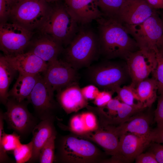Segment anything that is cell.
Here are the masks:
<instances>
[{
  "mask_svg": "<svg viewBox=\"0 0 163 163\" xmlns=\"http://www.w3.org/2000/svg\"><path fill=\"white\" fill-rule=\"evenodd\" d=\"M18 72L7 61L4 56L0 57V100L5 105L9 97L8 89Z\"/></svg>",
  "mask_w": 163,
  "mask_h": 163,
  "instance_id": "d4e9b609",
  "label": "cell"
},
{
  "mask_svg": "<svg viewBox=\"0 0 163 163\" xmlns=\"http://www.w3.org/2000/svg\"><path fill=\"white\" fill-rule=\"evenodd\" d=\"M100 54L98 36L80 28L65 51V61L75 69L89 66Z\"/></svg>",
  "mask_w": 163,
  "mask_h": 163,
  "instance_id": "7a4b0ae2",
  "label": "cell"
},
{
  "mask_svg": "<svg viewBox=\"0 0 163 163\" xmlns=\"http://www.w3.org/2000/svg\"><path fill=\"white\" fill-rule=\"evenodd\" d=\"M31 41L28 52H31L48 62L58 59L63 50L62 45L51 37L42 35Z\"/></svg>",
  "mask_w": 163,
  "mask_h": 163,
  "instance_id": "d6986e66",
  "label": "cell"
},
{
  "mask_svg": "<svg viewBox=\"0 0 163 163\" xmlns=\"http://www.w3.org/2000/svg\"><path fill=\"white\" fill-rule=\"evenodd\" d=\"M71 130L79 135L87 133L84 122L81 114L75 115L71 118L69 123Z\"/></svg>",
  "mask_w": 163,
  "mask_h": 163,
  "instance_id": "4dcf8cb0",
  "label": "cell"
},
{
  "mask_svg": "<svg viewBox=\"0 0 163 163\" xmlns=\"http://www.w3.org/2000/svg\"><path fill=\"white\" fill-rule=\"evenodd\" d=\"M88 74L93 84L104 90L113 91L130 77L126 62L109 60L91 67Z\"/></svg>",
  "mask_w": 163,
  "mask_h": 163,
  "instance_id": "277c9868",
  "label": "cell"
},
{
  "mask_svg": "<svg viewBox=\"0 0 163 163\" xmlns=\"http://www.w3.org/2000/svg\"><path fill=\"white\" fill-rule=\"evenodd\" d=\"M158 103L154 111V120L157 125L163 124V94L158 97Z\"/></svg>",
  "mask_w": 163,
  "mask_h": 163,
  "instance_id": "d590c367",
  "label": "cell"
},
{
  "mask_svg": "<svg viewBox=\"0 0 163 163\" xmlns=\"http://www.w3.org/2000/svg\"><path fill=\"white\" fill-rule=\"evenodd\" d=\"M150 145V150L154 154L158 163H163V145L152 142Z\"/></svg>",
  "mask_w": 163,
  "mask_h": 163,
  "instance_id": "f35d334b",
  "label": "cell"
},
{
  "mask_svg": "<svg viewBox=\"0 0 163 163\" xmlns=\"http://www.w3.org/2000/svg\"><path fill=\"white\" fill-rule=\"evenodd\" d=\"M82 135L92 140L102 147L108 154L116 155L118 151L119 137L111 126L103 125L96 130Z\"/></svg>",
  "mask_w": 163,
  "mask_h": 163,
  "instance_id": "ffe728a7",
  "label": "cell"
},
{
  "mask_svg": "<svg viewBox=\"0 0 163 163\" xmlns=\"http://www.w3.org/2000/svg\"><path fill=\"white\" fill-rule=\"evenodd\" d=\"M82 93L88 101L94 100L100 92L98 87L93 84L86 86L81 88Z\"/></svg>",
  "mask_w": 163,
  "mask_h": 163,
  "instance_id": "e575fe53",
  "label": "cell"
},
{
  "mask_svg": "<svg viewBox=\"0 0 163 163\" xmlns=\"http://www.w3.org/2000/svg\"><path fill=\"white\" fill-rule=\"evenodd\" d=\"M56 135L51 137L42 148L38 161L40 163H52L55 159Z\"/></svg>",
  "mask_w": 163,
  "mask_h": 163,
  "instance_id": "83f0119b",
  "label": "cell"
},
{
  "mask_svg": "<svg viewBox=\"0 0 163 163\" xmlns=\"http://www.w3.org/2000/svg\"><path fill=\"white\" fill-rule=\"evenodd\" d=\"M5 56L10 65L19 73L39 74L44 72L47 66V62L29 52L14 56Z\"/></svg>",
  "mask_w": 163,
  "mask_h": 163,
  "instance_id": "2e32d148",
  "label": "cell"
},
{
  "mask_svg": "<svg viewBox=\"0 0 163 163\" xmlns=\"http://www.w3.org/2000/svg\"><path fill=\"white\" fill-rule=\"evenodd\" d=\"M33 34L15 23L6 22L0 24V49L7 56H14L24 53Z\"/></svg>",
  "mask_w": 163,
  "mask_h": 163,
  "instance_id": "9c48e42d",
  "label": "cell"
},
{
  "mask_svg": "<svg viewBox=\"0 0 163 163\" xmlns=\"http://www.w3.org/2000/svg\"><path fill=\"white\" fill-rule=\"evenodd\" d=\"M11 0V2L13 5H14V4L18 2L21 1V0Z\"/></svg>",
  "mask_w": 163,
  "mask_h": 163,
  "instance_id": "b9f144b4",
  "label": "cell"
},
{
  "mask_svg": "<svg viewBox=\"0 0 163 163\" xmlns=\"http://www.w3.org/2000/svg\"><path fill=\"white\" fill-rule=\"evenodd\" d=\"M47 2H54L56 1H58L60 0H44Z\"/></svg>",
  "mask_w": 163,
  "mask_h": 163,
  "instance_id": "7bdbcfd3",
  "label": "cell"
},
{
  "mask_svg": "<svg viewBox=\"0 0 163 163\" xmlns=\"http://www.w3.org/2000/svg\"><path fill=\"white\" fill-rule=\"evenodd\" d=\"M123 24L139 49L157 50L158 42L163 34V25L158 12L140 23Z\"/></svg>",
  "mask_w": 163,
  "mask_h": 163,
  "instance_id": "52a82bcc",
  "label": "cell"
},
{
  "mask_svg": "<svg viewBox=\"0 0 163 163\" xmlns=\"http://www.w3.org/2000/svg\"><path fill=\"white\" fill-rule=\"evenodd\" d=\"M160 17L161 19V20L162 23L163 25V11L161 13V15Z\"/></svg>",
  "mask_w": 163,
  "mask_h": 163,
  "instance_id": "ee69618b",
  "label": "cell"
},
{
  "mask_svg": "<svg viewBox=\"0 0 163 163\" xmlns=\"http://www.w3.org/2000/svg\"><path fill=\"white\" fill-rule=\"evenodd\" d=\"M13 5L11 0H0V20L1 23L6 22L9 18Z\"/></svg>",
  "mask_w": 163,
  "mask_h": 163,
  "instance_id": "836d02e7",
  "label": "cell"
},
{
  "mask_svg": "<svg viewBox=\"0 0 163 163\" xmlns=\"http://www.w3.org/2000/svg\"><path fill=\"white\" fill-rule=\"evenodd\" d=\"M96 21L100 54L106 59L120 58L126 60L132 53L139 50L124 25L116 18L103 14Z\"/></svg>",
  "mask_w": 163,
  "mask_h": 163,
  "instance_id": "6da1fadb",
  "label": "cell"
},
{
  "mask_svg": "<svg viewBox=\"0 0 163 163\" xmlns=\"http://www.w3.org/2000/svg\"><path fill=\"white\" fill-rule=\"evenodd\" d=\"M157 48V50L163 52V34L158 42Z\"/></svg>",
  "mask_w": 163,
  "mask_h": 163,
  "instance_id": "60d3db41",
  "label": "cell"
},
{
  "mask_svg": "<svg viewBox=\"0 0 163 163\" xmlns=\"http://www.w3.org/2000/svg\"><path fill=\"white\" fill-rule=\"evenodd\" d=\"M44 0H21L12 7L9 18L12 23L30 31L38 29L51 9Z\"/></svg>",
  "mask_w": 163,
  "mask_h": 163,
  "instance_id": "5b68a950",
  "label": "cell"
},
{
  "mask_svg": "<svg viewBox=\"0 0 163 163\" xmlns=\"http://www.w3.org/2000/svg\"><path fill=\"white\" fill-rule=\"evenodd\" d=\"M81 115L84 122L86 133L94 131L97 129L98 126L97 120L93 113L87 112L82 113Z\"/></svg>",
  "mask_w": 163,
  "mask_h": 163,
  "instance_id": "1f68e13d",
  "label": "cell"
},
{
  "mask_svg": "<svg viewBox=\"0 0 163 163\" xmlns=\"http://www.w3.org/2000/svg\"><path fill=\"white\" fill-rule=\"evenodd\" d=\"M152 142L163 145V124L157 125V126L152 129L150 134Z\"/></svg>",
  "mask_w": 163,
  "mask_h": 163,
  "instance_id": "74e56055",
  "label": "cell"
},
{
  "mask_svg": "<svg viewBox=\"0 0 163 163\" xmlns=\"http://www.w3.org/2000/svg\"><path fill=\"white\" fill-rule=\"evenodd\" d=\"M54 91L41 76L27 99L32 105L35 115L40 120L53 118V112L56 107L54 99Z\"/></svg>",
  "mask_w": 163,
  "mask_h": 163,
  "instance_id": "8fae6325",
  "label": "cell"
},
{
  "mask_svg": "<svg viewBox=\"0 0 163 163\" xmlns=\"http://www.w3.org/2000/svg\"><path fill=\"white\" fill-rule=\"evenodd\" d=\"M151 142L150 134L143 136L130 133L123 134L119 137L118 152L112 156L110 161L117 163L133 162Z\"/></svg>",
  "mask_w": 163,
  "mask_h": 163,
  "instance_id": "7c38bea8",
  "label": "cell"
},
{
  "mask_svg": "<svg viewBox=\"0 0 163 163\" xmlns=\"http://www.w3.org/2000/svg\"><path fill=\"white\" fill-rule=\"evenodd\" d=\"M149 5L156 10L163 9V0H146Z\"/></svg>",
  "mask_w": 163,
  "mask_h": 163,
  "instance_id": "ab89813d",
  "label": "cell"
},
{
  "mask_svg": "<svg viewBox=\"0 0 163 163\" xmlns=\"http://www.w3.org/2000/svg\"><path fill=\"white\" fill-rule=\"evenodd\" d=\"M53 118H49L40 121L32 132L33 152L30 162L38 161L41 150L48 140L52 136L56 135L53 123Z\"/></svg>",
  "mask_w": 163,
  "mask_h": 163,
  "instance_id": "44dd1931",
  "label": "cell"
},
{
  "mask_svg": "<svg viewBox=\"0 0 163 163\" xmlns=\"http://www.w3.org/2000/svg\"><path fill=\"white\" fill-rule=\"evenodd\" d=\"M27 101L19 102L9 97L5 106L6 111L3 113L4 120L8 128L14 130L21 137L24 138L32 133L40 120L28 110Z\"/></svg>",
  "mask_w": 163,
  "mask_h": 163,
  "instance_id": "8992f818",
  "label": "cell"
},
{
  "mask_svg": "<svg viewBox=\"0 0 163 163\" xmlns=\"http://www.w3.org/2000/svg\"><path fill=\"white\" fill-rule=\"evenodd\" d=\"M155 53L157 66L152 74L157 82L158 94L159 95L163 94V52L157 50Z\"/></svg>",
  "mask_w": 163,
  "mask_h": 163,
  "instance_id": "f546056e",
  "label": "cell"
},
{
  "mask_svg": "<svg viewBox=\"0 0 163 163\" xmlns=\"http://www.w3.org/2000/svg\"><path fill=\"white\" fill-rule=\"evenodd\" d=\"M4 119L3 112L0 113V163L11 162L7 152L13 151L20 145L21 136L17 133L14 132L11 134H7L4 130Z\"/></svg>",
  "mask_w": 163,
  "mask_h": 163,
  "instance_id": "603a6c76",
  "label": "cell"
},
{
  "mask_svg": "<svg viewBox=\"0 0 163 163\" xmlns=\"http://www.w3.org/2000/svg\"><path fill=\"white\" fill-rule=\"evenodd\" d=\"M12 152L16 163H24L29 161L33 154L32 141L26 144H22Z\"/></svg>",
  "mask_w": 163,
  "mask_h": 163,
  "instance_id": "f1b7e54d",
  "label": "cell"
},
{
  "mask_svg": "<svg viewBox=\"0 0 163 163\" xmlns=\"http://www.w3.org/2000/svg\"><path fill=\"white\" fill-rule=\"evenodd\" d=\"M136 163H158L154 153L151 151L142 153L135 159Z\"/></svg>",
  "mask_w": 163,
  "mask_h": 163,
  "instance_id": "8d00e7d4",
  "label": "cell"
},
{
  "mask_svg": "<svg viewBox=\"0 0 163 163\" xmlns=\"http://www.w3.org/2000/svg\"><path fill=\"white\" fill-rule=\"evenodd\" d=\"M146 0H125L115 17L123 24L135 25L157 12Z\"/></svg>",
  "mask_w": 163,
  "mask_h": 163,
  "instance_id": "5bb4252c",
  "label": "cell"
},
{
  "mask_svg": "<svg viewBox=\"0 0 163 163\" xmlns=\"http://www.w3.org/2000/svg\"><path fill=\"white\" fill-rule=\"evenodd\" d=\"M126 61L131 81L130 85L135 88L152 74L157 64L155 52L141 49L132 53Z\"/></svg>",
  "mask_w": 163,
  "mask_h": 163,
  "instance_id": "30bf717a",
  "label": "cell"
},
{
  "mask_svg": "<svg viewBox=\"0 0 163 163\" xmlns=\"http://www.w3.org/2000/svg\"><path fill=\"white\" fill-rule=\"evenodd\" d=\"M59 157L62 162L88 163L95 161L100 153L90 142L74 136H66L59 147Z\"/></svg>",
  "mask_w": 163,
  "mask_h": 163,
  "instance_id": "ba28073f",
  "label": "cell"
},
{
  "mask_svg": "<svg viewBox=\"0 0 163 163\" xmlns=\"http://www.w3.org/2000/svg\"><path fill=\"white\" fill-rule=\"evenodd\" d=\"M143 110L118 126H111L112 129L119 137L127 133L143 136H150L152 130L150 128L151 119L149 115L142 112Z\"/></svg>",
  "mask_w": 163,
  "mask_h": 163,
  "instance_id": "ac0fdd59",
  "label": "cell"
},
{
  "mask_svg": "<svg viewBox=\"0 0 163 163\" xmlns=\"http://www.w3.org/2000/svg\"><path fill=\"white\" fill-rule=\"evenodd\" d=\"M114 91L117 94V97L123 103L132 106L141 104L135 102L136 101L140 103L135 88L130 85L117 87Z\"/></svg>",
  "mask_w": 163,
  "mask_h": 163,
  "instance_id": "484cf974",
  "label": "cell"
},
{
  "mask_svg": "<svg viewBox=\"0 0 163 163\" xmlns=\"http://www.w3.org/2000/svg\"><path fill=\"white\" fill-rule=\"evenodd\" d=\"M16 82L9 91V97L19 102L27 99L31 94L41 75L19 73Z\"/></svg>",
  "mask_w": 163,
  "mask_h": 163,
  "instance_id": "7402d4cb",
  "label": "cell"
},
{
  "mask_svg": "<svg viewBox=\"0 0 163 163\" xmlns=\"http://www.w3.org/2000/svg\"><path fill=\"white\" fill-rule=\"evenodd\" d=\"M140 103L144 108L151 107L157 98L158 85L152 77L139 82L135 88Z\"/></svg>",
  "mask_w": 163,
  "mask_h": 163,
  "instance_id": "cb8c5ba5",
  "label": "cell"
},
{
  "mask_svg": "<svg viewBox=\"0 0 163 163\" xmlns=\"http://www.w3.org/2000/svg\"><path fill=\"white\" fill-rule=\"evenodd\" d=\"M65 6L78 23L86 24L103 14L96 0H65Z\"/></svg>",
  "mask_w": 163,
  "mask_h": 163,
  "instance_id": "9a60e30c",
  "label": "cell"
},
{
  "mask_svg": "<svg viewBox=\"0 0 163 163\" xmlns=\"http://www.w3.org/2000/svg\"><path fill=\"white\" fill-rule=\"evenodd\" d=\"M125 0H96L98 7L104 15L115 17Z\"/></svg>",
  "mask_w": 163,
  "mask_h": 163,
  "instance_id": "4316f807",
  "label": "cell"
},
{
  "mask_svg": "<svg viewBox=\"0 0 163 163\" xmlns=\"http://www.w3.org/2000/svg\"><path fill=\"white\" fill-rule=\"evenodd\" d=\"M76 70L65 61L58 59L47 62L43 78L57 91L76 82Z\"/></svg>",
  "mask_w": 163,
  "mask_h": 163,
  "instance_id": "4fadbf2b",
  "label": "cell"
},
{
  "mask_svg": "<svg viewBox=\"0 0 163 163\" xmlns=\"http://www.w3.org/2000/svg\"><path fill=\"white\" fill-rule=\"evenodd\" d=\"M58 101L67 114L76 112L87 106L88 101L83 96L76 82L57 91Z\"/></svg>",
  "mask_w": 163,
  "mask_h": 163,
  "instance_id": "e0dca14e",
  "label": "cell"
},
{
  "mask_svg": "<svg viewBox=\"0 0 163 163\" xmlns=\"http://www.w3.org/2000/svg\"><path fill=\"white\" fill-rule=\"evenodd\" d=\"M78 23L65 6L51 8L38 29L42 34L50 37L61 44H69L79 30Z\"/></svg>",
  "mask_w": 163,
  "mask_h": 163,
  "instance_id": "3957f363",
  "label": "cell"
},
{
  "mask_svg": "<svg viewBox=\"0 0 163 163\" xmlns=\"http://www.w3.org/2000/svg\"><path fill=\"white\" fill-rule=\"evenodd\" d=\"M112 91L104 90L99 92L94 100V104L99 107H105L112 98Z\"/></svg>",
  "mask_w": 163,
  "mask_h": 163,
  "instance_id": "d6a6232c",
  "label": "cell"
}]
</instances>
